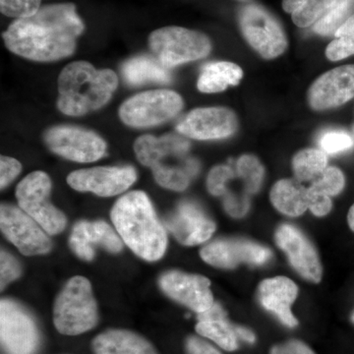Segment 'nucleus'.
Listing matches in <instances>:
<instances>
[{"label": "nucleus", "mask_w": 354, "mask_h": 354, "mask_svg": "<svg viewBox=\"0 0 354 354\" xmlns=\"http://www.w3.org/2000/svg\"><path fill=\"white\" fill-rule=\"evenodd\" d=\"M348 227L354 232V204L349 209L348 214Z\"/></svg>", "instance_id": "obj_44"}, {"label": "nucleus", "mask_w": 354, "mask_h": 354, "mask_svg": "<svg viewBox=\"0 0 354 354\" xmlns=\"http://www.w3.org/2000/svg\"><path fill=\"white\" fill-rule=\"evenodd\" d=\"M271 354H315L308 346L300 341H290L272 348Z\"/></svg>", "instance_id": "obj_39"}, {"label": "nucleus", "mask_w": 354, "mask_h": 354, "mask_svg": "<svg viewBox=\"0 0 354 354\" xmlns=\"http://www.w3.org/2000/svg\"><path fill=\"white\" fill-rule=\"evenodd\" d=\"M95 354H158L141 335L127 330H109L92 342Z\"/></svg>", "instance_id": "obj_23"}, {"label": "nucleus", "mask_w": 354, "mask_h": 354, "mask_svg": "<svg viewBox=\"0 0 354 354\" xmlns=\"http://www.w3.org/2000/svg\"><path fill=\"white\" fill-rule=\"evenodd\" d=\"M295 177L300 183L318 178L328 167V156L320 149H304L292 160Z\"/></svg>", "instance_id": "obj_27"}, {"label": "nucleus", "mask_w": 354, "mask_h": 354, "mask_svg": "<svg viewBox=\"0 0 354 354\" xmlns=\"http://www.w3.org/2000/svg\"><path fill=\"white\" fill-rule=\"evenodd\" d=\"M21 267L18 261L6 251H1L0 254V286L3 290L11 281L19 278Z\"/></svg>", "instance_id": "obj_36"}, {"label": "nucleus", "mask_w": 354, "mask_h": 354, "mask_svg": "<svg viewBox=\"0 0 354 354\" xmlns=\"http://www.w3.org/2000/svg\"><path fill=\"white\" fill-rule=\"evenodd\" d=\"M353 137H354V124H353Z\"/></svg>", "instance_id": "obj_46"}, {"label": "nucleus", "mask_w": 354, "mask_h": 354, "mask_svg": "<svg viewBox=\"0 0 354 354\" xmlns=\"http://www.w3.org/2000/svg\"><path fill=\"white\" fill-rule=\"evenodd\" d=\"M84 30L73 3L50 4L31 17L13 21L2 37L15 55L48 62L70 57Z\"/></svg>", "instance_id": "obj_1"}, {"label": "nucleus", "mask_w": 354, "mask_h": 354, "mask_svg": "<svg viewBox=\"0 0 354 354\" xmlns=\"http://www.w3.org/2000/svg\"><path fill=\"white\" fill-rule=\"evenodd\" d=\"M270 199L279 213L295 218L308 209V188L297 179H281L272 186Z\"/></svg>", "instance_id": "obj_24"}, {"label": "nucleus", "mask_w": 354, "mask_h": 354, "mask_svg": "<svg viewBox=\"0 0 354 354\" xmlns=\"http://www.w3.org/2000/svg\"><path fill=\"white\" fill-rule=\"evenodd\" d=\"M53 153L77 162H93L104 157L106 144L95 132L75 127H57L44 133Z\"/></svg>", "instance_id": "obj_11"}, {"label": "nucleus", "mask_w": 354, "mask_h": 354, "mask_svg": "<svg viewBox=\"0 0 354 354\" xmlns=\"http://www.w3.org/2000/svg\"><path fill=\"white\" fill-rule=\"evenodd\" d=\"M160 286L167 297L198 314L207 311L215 304L211 281L200 274L167 272L160 277Z\"/></svg>", "instance_id": "obj_16"}, {"label": "nucleus", "mask_w": 354, "mask_h": 354, "mask_svg": "<svg viewBox=\"0 0 354 354\" xmlns=\"http://www.w3.org/2000/svg\"><path fill=\"white\" fill-rule=\"evenodd\" d=\"M22 169V165L13 158L3 157L0 158V186L2 189L9 185Z\"/></svg>", "instance_id": "obj_37"}, {"label": "nucleus", "mask_w": 354, "mask_h": 354, "mask_svg": "<svg viewBox=\"0 0 354 354\" xmlns=\"http://www.w3.org/2000/svg\"><path fill=\"white\" fill-rule=\"evenodd\" d=\"M183 108V97L174 91H149L128 99L120 115L128 127L148 128L171 120Z\"/></svg>", "instance_id": "obj_8"}, {"label": "nucleus", "mask_w": 354, "mask_h": 354, "mask_svg": "<svg viewBox=\"0 0 354 354\" xmlns=\"http://www.w3.org/2000/svg\"><path fill=\"white\" fill-rule=\"evenodd\" d=\"M351 322H353L354 324V310H353V313H351Z\"/></svg>", "instance_id": "obj_45"}, {"label": "nucleus", "mask_w": 354, "mask_h": 354, "mask_svg": "<svg viewBox=\"0 0 354 354\" xmlns=\"http://www.w3.org/2000/svg\"><path fill=\"white\" fill-rule=\"evenodd\" d=\"M41 0H0V11L7 17L24 19L41 8Z\"/></svg>", "instance_id": "obj_33"}, {"label": "nucleus", "mask_w": 354, "mask_h": 354, "mask_svg": "<svg viewBox=\"0 0 354 354\" xmlns=\"http://www.w3.org/2000/svg\"><path fill=\"white\" fill-rule=\"evenodd\" d=\"M243 71L239 65L228 62H214L203 67L198 79L200 92L214 94L241 83Z\"/></svg>", "instance_id": "obj_25"}, {"label": "nucleus", "mask_w": 354, "mask_h": 354, "mask_svg": "<svg viewBox=\"0 0 354 354\" xmlns=\"http://www.w3.org/2000/svg\"><path fill=\"white\" fill-rule=\"evenodd\" d=\"M149 44L156 58L167 69L202 59L212 50L208 36L176 26L153 31L149 37Z\"/></svg>", "instance_id": "obj_6"}, {"label": "nucleus", "mask_w": 354, "mask_h": 354, "mask_svg": "<svg viewBox=\"0 0 354 354\" xmlns=\"http://www.w3.org/2000/svg\"><path fill=\"white\" fill-rule=\"evenodd\" d=\"M123 78L131 86H139L149 82L169 83L171 74L157 58L137 57L123 64Z\"/></svg>", "instance_id": "obj_26"}, {"label": "nucleus", "mask_w": 354, "mask_h": 354, "mask_svg": "<svg viewBox=\"0 0 354 354\" xmlns=\"http://www.w3.org/2000/svg\"><path fill=\"white\" fill-rule=\"evenodd\" d=\"M51 181L44 171H34L16 188L19 208L34 218L48 234L64 232L66 216L50 201Z\"/></svg>", "instance_id": "obj_7"}, {"label": "nucleus", "mask_w": 354, "mask_h": 354, "mask_svg": "<svg viewBox=\"0 0 354 354\" xmlns=\"http://www.w3.org/2000/svg\"><path fill=\"white\" fill-rule=\"evenodd\" d=\"M239 1H246V0H239Z\"/></svg>", "instance_id": "obj_47"}, {"label": "nucleus", "mask_w": 354, "mask_h": 354, "mask_svg": "<svg viewBox=\"0 0 354 354\" xmlns=\"http://www.w3.org/2000/svg\"><path fill=\"white\" fill-rule=\"evenodd\" d=\"M111 220L123 242L142 259L158 261L165 255L167 232L143 191L120 198L111 209Z\"/></svg>", "instance_id": "obj_2"}, {"label": "nucleus", "mask_w": 354, "mask_h": 354, "mask_svg": "<svg viewBox=\"0 0 354 354\" xmlns=\"http://www.w3.org/2000/svg\"><path fill=\"white\" fill-rule=\"evenodd\" d=\"M354 97V64L326 72L308 91L310 106L315 111L337 108Z\"/></svg>", "instance_id": "obj_17"}, {"label": "nucleus", "mask_w": 354, "mask_h": 354, "mask_svg": "<svg viewBox=\"0 0 354 354\" xmlns=\"http://www.w3.org/2000/svg\"><path fill=\"white\" fill-rule=\"evenodd\" d=\"M308 209L316 216H327L333 208L330 197L313 192L308 188Z\"/></svg>", "instance_id": "obj_38"}, {"label": "nucleus", "mask_w": 354, "mask_h": 354, "mask_svg": "<svg viewBox=\"0 0 354 354\" xmlns=\"http://www.w3.org/2000/svg\"><path fill=\"white\" fill-rule=\"evenodd\" d=\"M190 144L177 135L157 138L151 135L139 137L134 151L142 165L150 167L162 187L183 191L196 176L199 165L188 156Z\"/></svg>", "instance_id": "obj_4"}, {"label": "nucleus", "mask_w": 354, "mask_h": 354, "mask_svg": "<svg viewBox=\"0 0 354 354\" xmlns=\"http://www.w3.org/2000/svg\"><path fill=\"white\" fill-rule=\"evenodd\" d=\"M99 321L92 286L84 277L70 279L53 307V323L60 334L77 335L92 330Z\"/></svg>", "instance_id": "obj_5"}, {"label": "nucleus", "mask_w": 354, "mask_h": 354, "mask_svg": "<svg viewBox=\"0 0 354 354\" xmlns=\"http://www.w3.org/2000/svg\"><path fill=\"white\" fill-rule=\"evenodd\" d=\"M234 330L237 337L243 339L244 342H249V344H253L255 342V335L250 330L244 327H239V326H234Z\"/></svg>", "instance_id": "obj_43"}, {"label": "nucleus", "mask_w": 354, "mask_h": 354, "mask_svg": "<svg viewBox=\"0 0 354 354\" xmlns=\"http://www.w3.org/2000/svg\"><path fill=\"white\" fill-rule=\"evenodd\" d=\"M339 0H308L299 11L292 14V21L297 27L307 28L315 25Z\"/></svg>", "instance_id": "obj_31"}, {"label": "nucleus", "mask_w": 354, "mask_h": 354, "mask_svg": "<svg viewBox=\"0 0 354 354\" xmlns=\"http://www.w3.org/2000/svg\"><path fill=\"white\" fill-rule=\"evenodd\" d=\"M276 241L300 276L313 283L321 281L323 269L318 253L298 228L291 225H281L276 232Z\"/></svg>", "instance_id": "obj_18"}, {"label": "nucleus", "mask_w": 354, "mask_h": 354, "mask_svg": "<svg viewBox=\"0 0 354 354\" xmlns=\"http://www.w3.org/2000/svg\"><path fill=\"white\" fill-rule=\"evenodd\" d=\"M236 172L248 194H255L260 190L265 171L257 158L252 155L242 156L237 160Z\"/></svg>", "instance_id": "obj_30"}, {"label": "nucleus", "mask_w": 354, "mask_h": 354, "mask_svg": "<svg viewBox=\"0 0 354 354\" xmlns=\"http://www.w3.org/2000/svg\"><path fill=\"white\" fill-rule=\"evenodd\" d=\"M346 186V177L341 169L328 167L318 178L312 183L309 189L326 196H337Z\"/></svg>", "instance_id": "obj_32"}, {"label": "nucleus", "mask_w": 354, "mask_h": 354, "mask_svg": "<svg viewBox=\"0 0 354 354\" xmlns=\"http://www.w3.org/2000/svg\"><path fill=\"white\" fill-rule=\"evenodd\" d=\"M239 26L247 43L266 59L279 57L288 48L283 27L264 7L244 6L239 13Z\"/></svg>", "instance_id": "obj_9"}, {"label": "nucleus", "mask_w": 354, "mask_h": 354, "mask_svg": "<svg viewBox=\"0 0 354 354\" xmlns=\"http://www.w3.org/2000/svg\"><path fill=\"white\" fill-rule=\"evenodd\" d=\"M239 127L234 111L227 108H202L190 111L177 124V130L195 140H216L232 136Z\"/></svg>", "instance_id": "obj_15"}, {"label": "nucleus", "mask_w": 354, "mask_h": 354, "mask_svg": "<svg viewBox=\"0 0 354 354\" xmlns=\"http://www.w3.org/2000/svg\"><path fill=\"white\" fill-rule=\"evenodd\" d=\"M248 199L246 197L239 198L234 196H227L225 200V208L230 215L235 218H241L245 215L248 209Z\"/></svg>", "instance_id": "obj_40"}, {"label": "nucleus", "mask_w": 354, "mask_h": 354, "mask_svg": "<svg viewBox=\"0 0 354 354\" xmlns=\"http://www.w3.org/2000/svg\"><path fill=\"white\" fill-rule=\"evenodd\" d=\"M196 332L202 337L216 342L227 351L239 348V337L234 326L228 322L227 314L220 304L213 305L207 311L198 314Z\"/></svg>", "instance_id": "obj_22"}, {"label": "nucleus", "mask_w": 354, "mask_h": 354, "mask_svg": "<svg viewBox=\"0 0 354 354\" xmlns=\"http://www.w3.org/2000/svg\"><path fill=\"white\" fill-rule=\"evenodd\" d=\"M308 0H283V8L286 13L297 12L307 3Z\"/></svg>", "instance_id": "obj_42"}, {"label": "nucleus", "mask_w": 354, "mask_h": 354, "mask_svg": "<svg viewBox=\"0 0 354 354\" xmlns=\"http://www.w3.org/2000/svg\"><path fill=\"white\" fill-rule=\"evenodd\" d=\"M200 255L213 267L234 269L241 263L265 264L272 252L268 247L245 239H218L203 247Z\"/></svg>", "instance_id": "obj_14"}, {"label": "nucleus", "mask_w": 354, "mask_h": 354, "mask_svg": "<svg viewBox=\"0 0 354 354\" xmlns=\"http://www.w3.org/2000/svg\"><path fill=\"white\" fill-rule=\"evenodd\" d=\"M132 167H99L71 172L67 183L73 189L111 197L125 192L136 181Z\"/></svg>", "instance_id": "obj_13"}, {"label": "nucleus", "mask_w": 354, "mask_h": 354, "mask_svg": "<svg viewBox=\"0 0 354 354\" xmlns=\"http://www.w3.org/2000/svg\"><path fill=\"white\" fill-rule=\"evenodd\" d=\"M297 295V286L286 277L265 279L258 288V297L263 307L290 328L297 326V320L291 312Z\"/></svg>", "instance_id": "obj_21"}, {"label": "nucleus", "mask_w": 354, "mask_h": 354, "mask_svg": "<svg viewBox=\"0 0 354 354\" xmlns=\"http://www.w3.org/2000/svg\"><path fill=\"white\" fill-rule=\"evenodd\" d=\"M321 150L326 153H337L351 150L354 146V137L344 131H328L319 140Z\"/></svg>", "instance_id": "obj_34"}, {"label": "nucleus", "mask_w": 354, "mask_h": 354, "mask_svg": "<svg viewBox=\"0 0 354 354\" xmlns=\"http://www.w3.org/2000/svg\"><path fill=\"white\" fill-rule=\"evenodd\" d=\"M354 14V0H339L327 15L314 25L313 31L320 36L335 35L337 30Z\"/></svg>", "instance_id": "obj_29"}, {"label": "nucleus", "mask_w": 354, "mask_h": 354, "mask_svg": "<svg viewBox=\"0 0 354 354\" xmlns=\"http://www.w3.org/2000/svg\"><path fill=\"white\" fill-rule=\"evenodd\" d=\"M0 227L23 255H43L53 246L48 232L22 209L12 205H1Z\"/></svg>", "instance_id": "obj_12"}, {"label": "nucleus", "mask_w": 354, "mask_h": 354, "mask_svg": "<svg viewBox=\"0 0 354 354\" xmlns=\"http://www.w3.org/2000/svg\"><path fill=\"white\" fill-rule=\"evenodd\" d=\"M334 37L326 48L328 59L339 62L354 55V14L337 30Z\"/></svg>", "instance_id": "obj_28"}, {"label": "nucleus", "mask_w": 354, "mask_h": 354, "mask_svg": "<svg viewBox=\"0 0 354 354\" xmlns=\"http://www.w3.org/2000/svg\"><path fill=\"white\" fill-rule=\"evenodd\" d=\"M0 337L6 354H35L41 344L34 317L13 300L0 302Z\"/></svg>", "instance_id": "obj_10"}, {"label": "nucleus", "mask_w": 354, "mask_h": 354, "mask_svg": "<svg viewBox=\"0 0 354 354\" xmlns=\"http://www.w3.org/2000/svg\"><path fill=\"white\" fill-rule=\"evenodd\" d=\"M118 235L106 221H79L70 235L69 245L80 259L92 261L95 247H102L111 253L120 252L122 242Z\"/></svg>", "instance_id": "obj_20"}, {"label": "nucleus", "mask_w": 354, "mask_h": 354, "mask_svg": "<svg viewBox=\"0 0 354 354\" xmlns=\"http://www.w3.org/2000/svg\"><path fill=\"white\" fill-rule=\"evenodd\" d=\"M235 174L230 165H218L209 171L207 186L214 196H223L227 193V185Z\"/></svg>", "instance_id": "obj_35"}, {"label": "nucleus", "mask_w": 354, "mask_h": 354, "mask_svg": "<svg viewBox=\"0 0 354 354\" xmlns=\"http://www.w3.org/2000/svg\"><path fill=\"white\" fill-rule=\"evenodd\" d=\"M186 349L189 354H221L208 342L196 337H190L186 341Z\"/></svg>", "instance_id": "obj_41"}, {"label": "nucleus", "mask_w": 354, "mask_h": 354, "mask_svg": "<svg viewBox=\"0 0 354 354\" xmlns=\"http://www.w3.org/2000/svg\"><path fill=\"white\" fill-rule=\"evenodd\" d=\"M165 225L174 237L186 246L204 243L211 239L216 223L198 205L183 202L165 221Z\"/></svg>", "instance_id": "obj_19"}, {"label": "nucleus", "mask_w": 354, "mask_h": 354, "mask_svg": "<svg viewBox=\"0 0 354 354\" xmlns=\"http://www.w3.org/2000/svg\"><path fill=\"white\" fill-rule=\"evenodd\" d=\"M118 85L113 70H97L87 62H72L58 78V109L70 116L97 111L111 99Z\"/></svg>", "instance_id": "obj_3"}]
</instances>
